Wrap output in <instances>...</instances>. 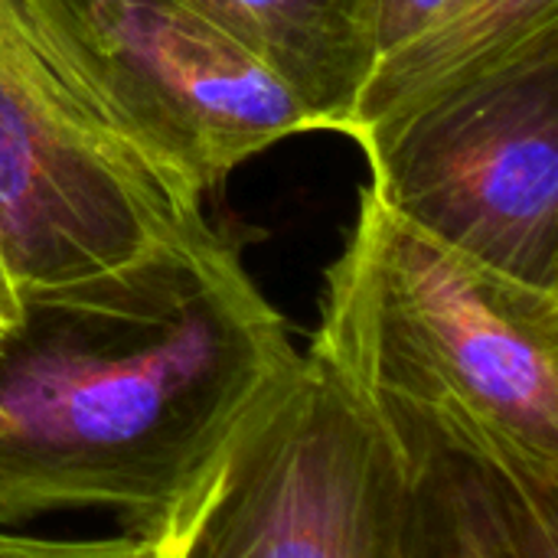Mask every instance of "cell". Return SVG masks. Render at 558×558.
Instances as JSON below:
<instances>
[{"label":"cell","mask_w":558,"mask_h":558,"mask_svg":"<svg viewBox=\"0 0 558 558\" xmlns=\"http://www.w3.org/2000/svg\"><path fill=\"white\" fill-rule=\"evenodd\" d=\"M23 7L88 108L196 199L262 150L320 131L275 69L173 0Z\"/></svg>","instance_id":"cell-4"},{"label":"cell","mask_w":558,"mask_h":558,"mask_svg":"<svg viewBox=\"0 0 558 558\" xmlns=\"http://www.w3.org/2000/svg\"><path fill=\"white\" fill-rule=\"evenodd\" d=\"M23 317V298L16 291V281L10 275V265L3 258V248H0V337L10 333Z\"/></svg>","instance_id":"cell-12"},{"label":"cell","mask_w":558,"mask_h":558,"mask_svg":"<svg viewBox=\"0 0 558 558\" xmlns=\"http://www.w3.org/2000/svg\"><path fill=\"white\" fill-rule=\"evenodd\" d=\"M324 284L307 356L412 468L454 458L558 504V288L451 252L369 183Z\"/></svg>","instance_id":"cell-2"},{"label":"cell","mask_w":558,"mask_h":558,"mask_svg":"<svg viewBox=\"0 0 558 558\" xmlns=\"http://www.w3.org/2000/svg\"><path fill=\"white\" fill-rule=\"evenodd\" d=\"M412 497L409 458L301 353L242 438L134 539L147 558H409Z\"/></svg>","instance_id":"cell-3"},{"label":"cell","mask_w":558,"mask_h":558,"mask_svg":"<svg viewBox=\"0 0 558 558\" xmlns=\"http://www.w3.org/2000/svg\"><path fill=\"white\" fill-rule=\"evenodd\" d=\"M275 69L311 108L320 131L347 128L373 65V0H173Z\"/></svg>","instance_id":"cell-8"},{"label":"cell","mask_w":558,"mask_h":558,"mask_svg":"<svg viewBox=\"0 0 558 558\" xmlns=\"http://www.w3.org/2000/svg\"><path fill=\"white\" fill-rule=\"evenodd\" d=\"M549 56H558V0H451L373 62L343 134L369 157L438 105Z\"/></svg>","instance_id":"cell-7"},{"label":"cell","mask_w":558,"mask_h":558,"mask_svg":"<svg viewBox=\"0 0 558 558\" xmlns=\"http://www.w3.org/2000/svg\"><path fill=\"white\" fill-rule=\"evenodd\" d=\"M366 160V183L409 226L558 288V56L438 105Z\"/></svg>","instance_id":"cell-6"},{"label":"cell","mask_w":558,"mask_h":558,"mask_svg":"<svg viewBox=\"0 0 558 558\" xmlns=\"http://www.w3.org/2000/svg\"><path fill=\"white\" fill-rule=\"evenodd\" d=\"M0 558H147L144 543L121 533L118 536H26L16 530H0Z\"/></svg>","instance_id":"cell-10"},{"label":"cell","mask_w":558,"mask_h":558,"mask_svg":"<svg viewBox=\"0 0 558 558\" xmlns=\"http://www.w3.org/2000/svg\"><path fill=\"white\" fill-rule=\"evenodd\" d=\"M409 558H558V504L432 458L415 468Z\"/></svg>","instance_id":"cell-9"},{"label":"cell","mask_w":558,"mask_h":558,"mask_svg":"<svg viewBox=\"0 0 558 558\" xmlns=\"http://www.w3.org/2000/svg\"><path fill=\"white\" fill-rule=\"evenodd\" d=\"M301 353L209 219L88 281L23 298L0 337V530L157 523L262 415Z\"/></svg>","instance_id":"cell-1"},{"label":"cell","mask_w":558,"mask_h":558,"mask_svg":"<svg viewBox=\"0 0 558 558\" xmlns=\"http://www.w3.org/2000/svg\"><path fill=\"white\" fill-rule=\"evenodd\" d=\"M203 216L75 92L23 0H0V248L20 298L114 271Z\"/></svg>","instance_id":"cell-5"},{"label":"cell","mask_w":558,"mask_h":558,"mask_svg":"<svg viewBox=\"0 0 558 558\" xmlns=\"http://www.w3.org/2000/svg\"><path fill=\"white\" fill-rule=\"evenodd\" d=\"M451 0H373L369 3V46H373V62L383 52H389L392 46H399L409 36H415Z\"/></svg>","instance_id":"cell-11"}]
</instances>
